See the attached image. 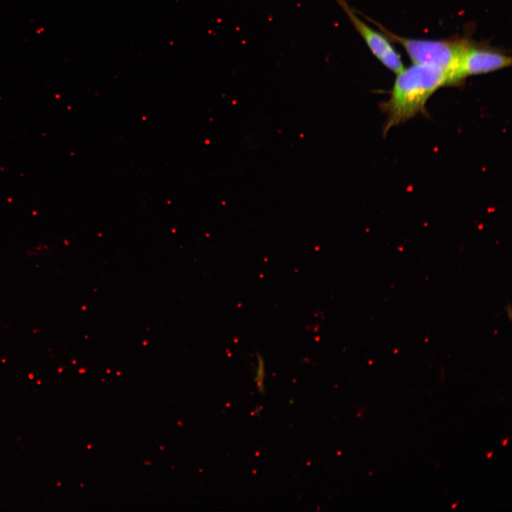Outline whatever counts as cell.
Listing matches in <instances>:
<instances>
[{"label": "cell", "mask_w": 512, "mask_h": 512, "mask_svg": "<svg viewBox=\"0 0 512 512\" xmlns=\"http://www.w3.org/2000/svg\"><path fill=\"white\" fill-rule=\"evenodd\" d=\"M390 40L400 45L413 64L434 67L447 75V85L459 58L469 43L466 38L448 40H422L398 36L378 22L372 21Z\"/></svg>", "instance_id": "7a4b0ae2"}, {"label": "cell", "mask_w": 512, "mask_h": 512, "mask_svg": "<svg viewBox=\"0 0 512 512\" xmlns=\"http://www.w3.org/2000/svg\"><path fill=\"white\" fill-rule=\"evenodd\" d=\"M511 58L505 53L469 41L452 72L449 85L460 84L466 78L511 66Z\"/></svg>", "instance_id": "3957f363"}, {"label": "cell", "mask_w": 512, "mask_h": 512, "mask_svg": "<svg viewBox=\"0 0 512 512\" xmlns=\"http://www.w3.org/2000/svg\"><path fill=\"white\" fill-rule=\"evenodd\" d=\"M447 81L444 71L427 65L413 64L398 73L390 96L382 105L387 114L383 132L424 112L431 95Z\"/></svg>", "instance_id": "6da1fadb"}, {"label": "cell", "mask_w": 512, "mask_h": 512, "mask_svg": "<svg viewBox=\"0 0 512 512\" xmlns=\"http://www.w3.org/2000/svg\"><path fill=\"white\" fill-rule=\"evenodd\" d=\"M493 454H494V451L491 450V451H490L489 452L487 453V454H486V458H487V459L491 458Z\"/></svg>", "instance_id": "52a82bcc"}, {"label": "cell", "mask_w": 512, "mask_h": 512, "mask_svg": "<svg viewBox=\"0 0 512 512\" xmlns=\"http://www.w3.org/2000/svg\"><path fill=\"white\" fill-rule=\"evenodd\" d=\"M508 437L505 438L502 442V446L503 447L506 446L508 444Z\"/></svg>", "instance_id": "8992f818"}, {"label": "cell", "mask_w": 512, "mask_h": 512, "mask_svg": "<svg viewBox=\"0 0 512 512\" xmlns=\"http://www.w3.org/2000/svg\"><path fill=\"white\" fill-rule=\"evenodd\" d=\"M457 505H458V502L454 503L452 505L451 508H452V509L455 508L457 506Z\"/></svg>", "instance_id": "ba28073f"}, {"label": "cell", "mask_w": 512, "mask_h": 512, "mask_svg": "<svg viewBox=\"0 0 512 512\" xmlns=\"http://www.w3.org/2000/svg\"><path fill=\"white\" fill-rule=\"evenodd\" d=\"M335 1L347 14L374 56L396 75L400 73L405 67L400 54L397 53L390 40L382 32L375 31L365 23L345 0Z\"/></svg>", "instance_id": "277c9868"}, {"label": "cell", "mask_w": 512, "mask_h": 512, "mask_svg": "<svg viewBox=\"0 0 512 512\" xmlns=\"http://www.w3.org/2000/svg\"><path fill=\"white\" fill-rule=\"evenodd\" d=\"M257 368L256 370L255 382L257 383V389L260 393L264 392V378H265V363L262 357L257 354Z\"/></svg>", "instance_id": "5b68a950"}]
</instances>
